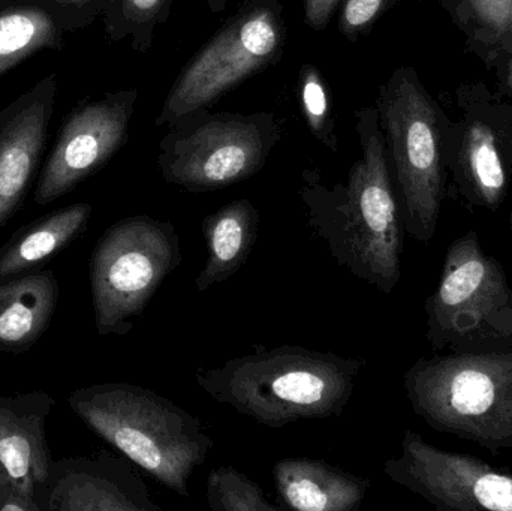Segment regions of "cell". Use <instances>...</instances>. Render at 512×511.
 I'll list each match as a JSON object with an SVG mask.
<instances>
[{
	"label": "cell",
	"mask_w": 512,
	"mask_h": 511,
	"mask_svg": "<svg viewBox=\"0 0 512 511\" xmlns=\"http://www.w3.org/2000/svg\"><path fill=\"white\" fill-rule=\"evenodd\" d=\"M366 362L300 345L267 348L233 357L218 368H201L198 386L219 404L265 428L343 414Z\"/></svg>",
	"instance_id": "cell-1"
},
{
	"label": "cell",
	"mask_w": 512,
	"mask_h": 511,
	"mask_svg": "<svg viewBox=\"0 0 512 511\" xmlns=\"http://www.w3.org/2000/svg\"><path fill=\"white\" fill-rule=\"evenodd\" d=\"M364 155L333 189H303L307 227L340 267L390 296L402 278L403 218L391 185L384 141L373 132Z\"/></svg>",
	"instance_id": "cell-2"
},
{
	"label": "cell",
	"mask_w": 512,
	"mask_h": 511,
	"mask_svg": "<svg viewBox=\"0 0 512 511\" xmlns=\"http://www.w3.org/2000/svg\"><path fill=\"white\" fill-rule=\"evenodd\" d=\"M72 410L102 440L180 497L215 447L203 422L153 390L99 384L69 398Z\"/></svg>",
	"instance_id": "cell-3"
},
{
	"label": "cell",
	"mask_w": 512,
	"mask_h": 511,
	"mask_svg": "<svg viewBox=\"0 0 512 511\" xmlns=\"http://www.w3.org/2000/svg\"><path fill=\"white\" fill-rule=\"evenodd\" d=\"M414 413L433 431L512 450V353L421 357L403 378Z\"/></svg>",
	"instance_id": "cell-4"
},
{
	"label": "cell",
	"mask_w": 512,
	"mask_h": 511,
	"mask_svg": "<svg viewBox=\"0 0 512 511\" xmlns=\"http://www.w3.org/2000/svg\"><path fill=\"white\" fill-rule=\"evenodd\" d=\"M424 312L435 353H512V288L504 266L484 252L475 231L448 246Z\"/></svg>",
	"instance_id": "cell-5"
},
{
	"label": "cell",
	"mask_w": 512,
	"mask_h": 511,
	"mask_svg": "<svg viewBox=\"0 0 512 511\" xmlns=\"http://www.w3.org/2000/svg\"><path fill=\"white\" fill-rule=\"evenodd\" d=\"M180 263L179 234L170 221L132 216L108 228L90 261L98 332L128 335Z\"/></svg>",
	"instance_id": "cell-6"
},
{
	"label": "cell",
	"mask_w": 512,
	"mask_h": 511,
	"mask_svg": "<svg viewBox=\"0 0 512 511\" xmlns=\"http://www.w3.org/2000/svg\"><path fill=\"white\" fill-rule=\"evenodd\" d=\"M403 227L420 243L435 237L444 201V161L438 116L429 96L409 75L394 78L385 96Z\"/></svg>",
	"instance_id": "cell-7"
},
{
	"label": "cell",
	"mask_w": 512,
	"mask_h": 511,
	"mask_svg": "<svg viewBox=\"0 0 512 511\" xmlns=\"http://www.w3.org/2000/svg\"><path fill=\"white\" fill-rule=\"evenodd\" d=\"M384 473L438 510L512 511V476L474 456L447 452L405 431L399 458L388 459Z\"/></svg>",
	"instance_id": "cell-8"
},
{
	"label": "cell",
	"mask_w": 512,
	"mask_h": 511,
	"mask_svg": "<svg viewBox=\"0 0 512 511\" xmlns=\"http://www.w3.org/2000/svg\"><path fill=\"white\" fill-rule=\"evenodd\" d=\"M279 44V24L268 9L240 15L185 69L165 105L164 120L179 119L215 101L267 65Z\"/></svg>",
	"instance_id": "cell-9"
},
{
	"label": "cell",
	"mask_w": 512,
	"mask_h": 511,
	"mask_svg": "<svg viewBox=\"0 0 512 511\" xmlns=\"http://www.w3.org/2000/svg\"><path fill=\"white\" fill-rule=\"evenodd\" d=\"M135 92L81 102L65 117L36 186V203L50 204L107 164L125 143Z\"/></svg>",
	"instance_id": "cell-10"
},
{
	"label": "cell",
	"mask_w": 512,
	"mask_h": 511,
	"mask_svg": "<svg viewBox=\"0 0 512 511\" xmlns=\"http://www.w3.org/2000/svg\"><path fill=\"white\" fill-rule=\"evenodd\" d=\"M264 156L265 143L255 125L218 120L177 141L162 159V171L167 182L186 191H215L251 177Z\"/></svg>",
	"instance_id": "cell-11"
},
{
	"label": "cell",
	"mask_w": 512,
	"mask_h": 511,
	"mask_svg": "<svg viewBox=\"0 0 512 511\" xmlns=\"http://www.w3.org/2000/svg\"><path fill=\"white\" fill-rule=\"evenodd\" d=\"M57 93V75L48 74L0 108V227L14 215L35 176Z\"/></svg>",
	"instance_id": "cell-12"
},
{
	"label": "cell",
	"mask_w": 512,
	"mask_h": 511,
	"mask_svg": "<svg viewBox=\"0 0 512 511\" xmlns=\"http://www.w3.org/2000/svg\"><path fill=\"white\" fill-rule=\"evenodd\" d=\"M45 411H35L26 398H0V491L33 500L35 488L50 473L45 437Z\"/></svg>",
	"instance_id": "cell-13"
},
{
	"label": "cell",
	"mask_w": 512,
	"mask_h": 511,
	"mask_svg": "<svg viewBox=\"0 0 512 511\" xmlns=\"http://www.w3.org/2000/svg\"><path fill=\"white\" fill-rule=\"evenodd\" d=\"M280 501L300 511H357L370 488L366 477L321 459H280L273 467Z\"/></svg>",
	"instance_id": "cell-14"
},
{
	"label": "cell",
	"mask_w": 512,
	"mask_h": 511,
	"mask_svg": "<svg viewBox=\"0 0 512 511\" xmlns=\"http://www.w3.org/2000/svg\"><path fill=\"white\" fill-rule=\"evenodd\" d=\"M51 509L65 511H162L144 480L125 462L104 456L89 471L57 485Z\"/></svg>",
	"instance_id": "cell-15"
},
{
	"label": "cell",
	"mask_w": 512,
	"mask_h": 511,
	"mask_svg": "<svg viewBox=\"0 0 512 511\" xmlns=\"http://www.w3.org/2000/svg\"><path fill=\"white\" fill-rule=\"evenodd\" d=\"M207 258L195 279L198 293L233 278L251 257L259 233V212L248 200H236L203 219Z\"/></svg>",
	"instance_id": "cell-16"
},
{
	"label": "cell",
	"mask_w": 512,
	"mask_h": 511,
	"mask_svg": "<svg viewBox=\"0 0 512 511\" xmlns=\"http://www.w3.org/2000/svg\"><path fill=\"white\" fill-rule=\"evenodd\" d=\"M51 275H30L0 285V348L24 350L35 344L56 308Z\"/></svg>",
	"instance_id": "cell-17"
},
{
	"label": "cell",
	"mask_w": 512,
	"mask_h": 511,
	"mask_svg": "<svg viewBox=\"0 0 512 511\" xmlns=\"http://www.w3.org/2000/svg\"><path fill=\"white\" fill-rule=\"evenodd\" d=\"M90 204H74L33 222L0 252V279L26 272L62 251L86 230Z\"/></svg>",
	"instance_id": "cell-18"
},
{
	"label": "cell",
	"mask_w": 512,
	"mask_h": 511,
	"mask_svg": "<svg viewBox=\"0 0 512 511\" xmlns=\"http://www.w3.org/2000/svg\"><path fill=\"white\" fill-rule=\"evenodd\" d=\"M65 32L39 6L11 0L0 8V75L44 50H62Z\"/></svg>",
	"instance_id": "cell-19"
},
{
	"label": "cell",
	"mask_w": 512,
	"mask_h": 511,
	"mask_svg": "<svg viewBox=\"0 0 512 511\" xmlns=\"http://www.w3.org/2000/svg\"><path fill=\"white\" fill-rule=\"evenodd\" d=\"M460 167L466 197L475 206L498 209L507 191V173L499 155L495 132L489 126L484 123L469 126L460 155Z\"/></svg>",
	"instance_id": "cell-20"
},
{
	"label": "cell",
	"mask_w": 512,
	"mask_h": 511,
	"mask_svg": "<svg viewBox=\"0 0 512 511\" xmlns=\"http://www.w3.org/2000/svg\"><path fill=\"white\" fill-rule=\"evenodd\" d=\"M207 504L213 511H280L258 483L233 467L216 468L209 474Z\"/></svg>",
	"instance_id": "cell-21"
},
{
	"label": "cell",
	"mask_w": 512,
	"mask_h": 511,
	"mask_svg": "<svg viewBox=\"0 0 512 511\" xmlns=\"http://www.w3.org/2000/svg\"><path fill=\"white\" fill-rule=\"evenodd\" d=\"M44 9L63 32L86 27L110 0H27Z\"/></svg>",
	"instance_id": "cell-22"
},
{
	"label": "cell",
	"mask_w": 512,
	"mask_h": 511,
	"mask_svg": "<svg viewBox=\"0 0 512 511\" xmlns=\"http://www.w3.org/2000/svg\"><path fill=\"white\" fill-rule=\"evenodd\" d=\"M301 104L304 116L315 134H324L327 129L328 107L327 90L322 83L321 75L315 68H304L301 75Z\"/></svg>",
	"instance_id": "cell-23"
},
{
	"label": "cell",
	"mask_w": 512,
	"mask_h": 511,
	"mask_svg": "<svg viewBox=\"0 0 512 511\" xmlns=\"http://www.w3.org/2000/svg\"><path fill=\"white\" fill-rule=\"evenodd\" d=\"M387 0H346L343 6L340 27L348 36L366 29L379 12L384 9Z\"/></svg>",
	"instance_id": "cell-24"
},
{
	"label": "cell",
	"mask_w": 512,
	"mask_h": 511,
	"mask_svg": "<svg viewBox=\"0 0 512 511\" xmlns=\"http://www.w3.org/2000/svg\"><path fill=\"white\" fill-rule=\"evenodd\" d=\"M484 26L496 33L512 30V0H466Z\"/></svg>",
	"instance_id": "cell-25"
},
{
	"label": "cell",
	"mask_w": 512,
	"mask_h": 511,
	"mask_svg": "<svg viewBox=\"0 0 512 511\" xmlns=\"http://www.w3.org/2000/svg\"><path fill=\"white\" fill-rule=\"evenodd\" d=\"M165 0H111L108 5H117L119 18L125 24L140 26L158 14Z\"/></svg>",
	"instance_id": "cell-26"
},
{
	"label": "cell",
	"mask_w": 512,
	"mask_h": 511,
	"mask_svg": "<svg viewBox=\"0 0 512 511\" xmlns=\"http://www.w3.org/2000/svg\"><path fill=\"white\" fill-rule=\"evenodd\" d=\"M339 0H304L306 20L315 29H322L330 20Z\"/></svg>",
	"instance_id": "cell-27"
},
{
	"label": "cell",
	"mask_w": 512,
	"mask_h": 511,
	"mask_svg": "<svg viewBox=\"0 0 512 511\" xmlns=\"http://www.w3.org/2000/svg\"><path fill=\"white\" fill-rule=\"evenodd\" d=\"M510 231H511V237H512V212L510 215Z\"/></svg>",
	"instance_id": "cell-28"
},
{
	"label": "cell",
	"mask_w": 512,
	"mask_h": 511,
	"mask_svg": "<svg viewBox=\"0 0 512 511\" xmlns=\"http://www.w3.org/2000/svg\"><path fill=\"white\" fill-rule=\"evenodd\" d=\"M510 78H511V83H512V62L510 63Z\"/></svg>",
	"instance_id": "cell-29"
},
{
	"label": "cell",
	"mask_w": 512,
	"mask_h": 511,
	"mask_svg": "<svg viewBox=\"0 0 512 511\" xmlns=\"http://www.w3.org/2000/svg\"><path fill=\"white\" fill-rule=\"evenodd\" d=\"M110 2H111V0H110Z\"/></svg>",
	"instance_id": "cell-30"
}]
</instances>
